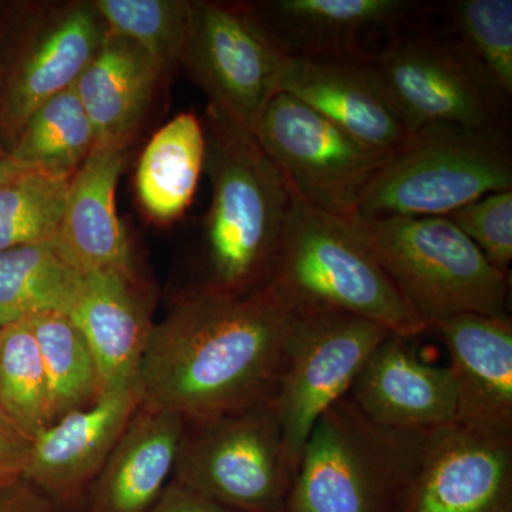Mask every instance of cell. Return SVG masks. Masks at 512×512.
<instances>
[{"label":"cell","instance_id":"4dcf8cb0","mask_svg":"<svg viewBox=\"0 0 512 512\" xmlns=\"http://www.w3.org/2000/svg\"><path fill=\"white\" fill-rule=\"evenodd\" d=\"M448 220L504 274L512 262V190L493 192L458 208Z\"/></svg>","mask_w":512,"mask_h":512},{"label":"cell","instance_id":"484cf974","mask_svg":"<svg viewBox=\"0 0 512 512\" xmlns=\"http://www.w3.org/2000/svg\"><path fill=\"white\" fill-rule=\"evenodd\" d=\"M45 367L53 423L99 402V373L92 352L67 313L47 312L26 319Z\"/></svg>","mask_w":512,"mask_h":512},{"label":"cell","instance_id":"277c9868","mask_svg":"<svg viewBox=\"0 0 512 512\" xmlns=\"http://www.w3.org/2000/svg\"><path fill=\"white\" fill-rule=\"evenodd\" d=\"M429 433L377 424L343 397L309 434L286 512H399Z\"/></svg>","mask_w":512,"mask_h":512},{"label":"cell","instance_id":"52a82bcc","mask_svg":"<svg viewBox=\"0 0 512 512\" xmlns=\"http://www.w3.org/2000/svg\"><path fill=\"white\" fill-rule=\"evenodd\" d=\"M171 478L235 512H286L295 473L274 400L185 423Z\"/></svg>","mask_w":512,"mask_h":512},{"label":"cell","instance_id":"ba28073f","mask_svg":"<svg viewBox=\"0 0 512 512\" xmlns=\"http://www.w3.org/2000/svg\"><path fill=\"white\" fill-rule=\"evenodd\" d=\"M367 63L410 133L431 124L510 127V99L453 37L409 33Z\"/></svg>","mask_w":512,"mask_h":512},{"label":"cell","instance_id":"7a4b0ae2","mask_svg":"<svg viewBox=\"0 0 512 512\" xmlns=\"http://www.w3.org/2000/svg\"><path fill=\"white\" fill-rule=\"evenodd\" d=\"M202 124L212 201L207 278L198 286L231 295L258 291L271 281L293 208L291 188L251 128L210 103Z\"/></svg>","mask_w":512,"mask_h":512},{"label":"cell","instance_id":"e0dca14e","mask_svg":"<svg viewBox=\"0 0 512 512\" xmlns=\"http://www.w3.org/2000/svg\"><path fill=\"white\" fill-rule=\"evenodd\" d=\"M252 8L291 59H366L367 37L423 9L407 0H271Z\"/></svg>","mask_w":512,"mask_h":512},{"label":"cell","instance_id":"d6986e66","mask_svg":"<svg viewBox=\"0 0 512 512\" xmlns=\"http://www.w3.org/2000/svg\"><path fill=\"white\" fill-rule=\"evenodd\" d=\"M185 421L140 406L77 512H150L173 477Z\"/></svg>","mask_w":512,"mask_h":512},{"label":"cell","instance_id":"7c38bea8","mask_svg":"<svg viewBox=\"0 0 512 512\" xmlns=\"http://www.w3.org/2000/svg\"><path fill=\"white\" fill-rule=\"evenodd\" d=\"M399 512H512V437L456 423L430 431Z\"/></svg>","mask_w":512,"mask_h":512},{"label":"cell","instance_id":"9a60e30c","mask_svg":"<svg viewBox=\"0 0 512 512\" xmlns=\"http://www.w3.org/2000/svg\"><path fill=\"white\" fill-rule=\"evenodd\" d=\"M414 342L389 333L366 360L348 396L377 424L433 431L456 420V386L448 366L421 359Z\"/></svg>","mask_w":512,"mask_h":512},{"label":"cell","instance_id":"836d02e7","mask_svg":"<svg viewBox=\"0 0 512 512\" xmlns=\"http://www.w3.org/2000/svg\"><path fill=\"white\" fill-rule=\"evenodd\" d=\"M0 512H60L45 494L25 478L0 485Z\"/></svg>","mask_w":512,"mask_h":512},{"label":"cell","instance_id":"44dd1931","mask_svg":"<svg viewBox=\"0 0 512 512\" xmlns=\"http://www.w3.org/2000/svg\"><path fill=\"white\" fill-rule=\"evenodd\" d=\"M163 69L137 43L107 29L76 83L96 144H127L147 110Z\"/></svg>","mask_w":512,"mask_h":512},{"label":"cell","instance_id":"d4e9b609","mask_svg":"<svg viewBox=\"0 0 512 512\" xmlns=\"http://www.w3.org/2000/svg\"><path fill=\"white\" fill-rule=\"evenodd\" d=\"M74 86L37 107L19 128L10 156L23 170L70 180L96 147V134Z\"/></svg>","mask_w":512,"mask_h":512},{"label":"cell","instance_id":"603a6c76","mask_svg":"<svg viewBox=\"0 0 512 512\" xmlns=\"http://www.w3.org/2000/svg\"><path fill=\"white\" fill-rule=\"evenodd\" d=\"M205 165V130L194 113H181L151 137L136 171L141 208L158 222L183 217Z\"/></svg>","mask_w":512,"mask_h":512},{"label":"cell","instance_id":"ffe728a7","mask_svg":"<svg viewBox=\"0 0 512 512\" xmlns=\"http://www.w3.org/2000/svg\"><path fill=\"white\" fill-rule=\"evenodd\" d=\"M127 144H96L70 180L59 239L84 274L136 271L116 208Z\"/></svg>","mask_w":512,"mask_h":512},{"label":"cell","instance_id":"3957f363","mask_svg":"<svg viewBox=\"0 0 512 512\" xmlns=\"http://www.w3.org/2000/svg\"><path fill=\"white\" fill-rule=\"evenodd\" d=\"M269 286L292 311H339L396 335L427 332L353 224L293 195Z\"/></svg>","mask_w":512,"mask_h":512},{"label":"cell","instance_id":"5bb4252c","mask_svg":"<svg viewBox=\"0 0 512 512\" xmlns=\"http://www.w3.org/2000/svg\"><path fill=\"white\" fill-rule=\"evenodd\" d=\"M430 330L450 356L457 397L454 423L488 436L512 437L511 316L460 313Z\"/></svg>","mask_w":512,"mask_h":512},{"label":"cell","instance_id":"4316f807","mask_svg":"<svg viewBox=\"0 0 512 512\" xmlns=\"http://www.w3.org/2000/svg\"><path fill=\"white\" fill-rule=\"evenodd\" d=\"M0 407L32 439L53 424L45 367L28 320L0 333Z\"/></svg>","mask_w":512,"mask_h":512},{"label":"cell","instance_id":"ac0fdd59","mask_svg":"<svg viewBox=\"0 0 512 512\" xmlns=\"http://www.w3.org/2000/svg\"><path fill=\"white\" fill-rule=\"evenodd\" d=\"M70 318L92 352L101 392L136 386L154 326L150 293L137 272L113 269L86 274Z\"/></svg>","mask_w":512,"mask_h":512},{"label":"cell","instance_id":"4fadbf2b","mask_svg":"<svg viewBox=\"0 0 512 512\" xmlns=\"http://www.w3.org/2000/svg\"><path fill=\"white\" fill-rule=\"evenodd\" d=\"M141 406L136 386L103 394L99 402L55 421L33 439L22 478L60 512H77Z\"/></svg>","mask_w":512,"mask_h":512},{"label":"cell","instance_id":"8992f818","mask_svg":"<svg viewBox=\"0 0 512 512\" xmlns=\"http://www.w3.org/2000/svg\"><path fill=\"white\" fill-rule=\"evenodd\" d=\"M352 221L427 332L460 313L508 315L511 275L495 269L447 217Z\"/></svg>","mask_w":512,"mask_h":512},{"label":"cell","instance_id":"5b68a950","mask_svg":"<svg viewBox=\"0 0 512 512\" xmlns=\"http://www.w3.org/2000/svg\"><path fill=\"white\" fill-rule=\"evenodd\" d=\"M510 190V127L431 124L387 156L355 217H447L484 195Z\"/></svg>","mask_w":512,"mask_h":512},{"label":"cell","instance_id":"6da1fadb","mask_svg":"<svg viewBox=\"0 0 512 512\" xmlns=\"http://www.w3.org/2000/svg\"><path fill=\"white\" fill-rule=\"evenodd\" d=\"M292 313L269 285L244 295L188 291L151 329L141 406L195 423L274 400Z\"/></svg>","mask_w":512,"mask_h":512},{"label":"cell","instance_id":"2e32d148","mask_svg":"<svg viewBox=\"0 0 512 512\" xmlns=\"http://www.w3.org/2000/svg\"><path fill=\"white\" fill-rule=\"evenodd\" d=\"M291 94L380 153L402 146L410 130L366 59L286 60L278 93Z\"/></svg>","mask_w":512,"mask_h":512},{"label":"cell","instance_id":"9c48e42d","mask_svg":"<svg viewBox=\"0 0 512 512\" xmlns=\"http://www.w3.org/2000/svg\"><path fill=\"white\" fill-rule=\"evenodd\" d=\"M284 369L274 404L286 458L298 471L316 421L348 396L366 360L389 330L339 311H292Z\"/></svg>","mask_w":512,"mask_h":512},{"label":"cell","instance_id":"cb8c5ba5","mask_svg":"<svg viewBox=\"0 0 512 512\" xmlns=\"http://www.w3.org/2000/svg\"><path fill=\"white\" fill-rule=\"evenodd\" d=\"M86 274L59 237L0 252V328L40 313L73 312Z\"/></svg>","mask_w":512,"mask_h":512},{"label":"cell","instance_id":"f1b7e54d","mask_svg":"<svg viewBox=\"0 0 512 512\" xmlns=\"http://www.w3.org/2000/svg\"><path fill=\"white\" fill-rule=\"evenodd\" d=\"M451 37L512 99L511 0H453L444 8Z\"/></svg>","mask_w":512,"mask_h":512},{"label":"cell","instance_id":"83f0119b","mask_svg":"<svg viewBox=\"0 0 512 512\" xmlns=\"http://www.w3.org/2000/svg\"><path fill=\"white\" fill-rule=\"evenodd\" d=\"M70 180L26 171L0 188V252L59 237Z\"/></svg>","mask_w":512,"mask_h":512},{"label":"cell","instance_id":"d6a6232c","mask_svg":"<svg viewBox=\"0 0 512 512\" xmlns=\"http://www.w3.org/2000/svg\"><path fill=\"white\" fill-rule=\"evenodd\" d=\"M150 512H235L171 478Z\"/></svg>","mask_w":512,"mask_h":512},{"label":"cell","instance_id":"7402d4cb","mask_svg":"<svg viewBox=\"0 0 512 512\" xmlns=\"http://www.w3.org/2000/svg\"><path fill=\"white\" fill-rule=\"evenodd\" d=\"M106 32L93 3L74 6L57 19L19 67L6 100V123L18 131L37 107L73 87Z\"/></svg>","mask_w":512,"mask_h":512},{"label":"cell","instance_id":"8fae6325","mask_svg":"<svg viewBox=\"0 0 512 512\" xmlns=\"http://www.w3.org/2000/svg\"><path fill=\"white\" fill-rule=\"evenodd\" d=\"M286 60L252 6L190 2L181 63L210 104L251 130L278 93Z\"/></svg>","mask_w":512,"mask_h":512},{"label":"cell","instance_id":"e575fe53","mask_svg":"<svg viewBox=\"0 0 512 512\" xmlns=\"http://www.w3.org/2000/svg\"><path fill=\"white\" fill-rule=\"evenodd\" d=\"M22 173H26V171L13 160V157L10 156V151L0 148V188Z\"/></svg>","mask_w":512,"mask_h":512},{"label":"cell","instance_id":"30bf717a","mask_svg":"<svg viewBox=\"0 0 512 512\" xmlns=\"http://www.w3.org/2000/svg\"><path fill=\"white\" fill-rule=\"evenodd\" d=\"M252 131L298 200L343 218L355 217L389 156L281 92L266 104Z\"/></svg>","mask_w":512,"mask_h":512},{"label":"cell","instance_id":"f546056e","mask_svg":"<svg viewBox=\"0 0 512 512\" xmlns=\"http://www.w3.org/2000/svg\"><path fill=\"white\" fill-rule=\"evenodd\" d=\"M106 28L133 40L161 69L181 63L190 2L180 0H97Z\"/></svg>","mask_w":512,"mask_h":512},{"label":"cell","instance_id":"d590c367","mask_svg":"<svg viewBox=\"0 0 512 512\" xmlns=\"http://www.w3.org/2000/svg\"><path fill=\"white\" fill-rule=\"evenodd\" d=\"M0 333H2V328H0Z\"/></svg>","mask_w":512,"mask_h":512},{"label":"cell","instance_id":"1f68e13d","mask_svg":"<svg viewBox=\"0 0 512 512\" xmlns=\"http://www.w3.org/2000/svg\"><path fill=\"white\" fill-rule=\"evenodd\" d=\"M33 439L0 407V485L19 480L28 467Z\"/></svg>","mask_w":512,"mask_h":512}]
</instances>
